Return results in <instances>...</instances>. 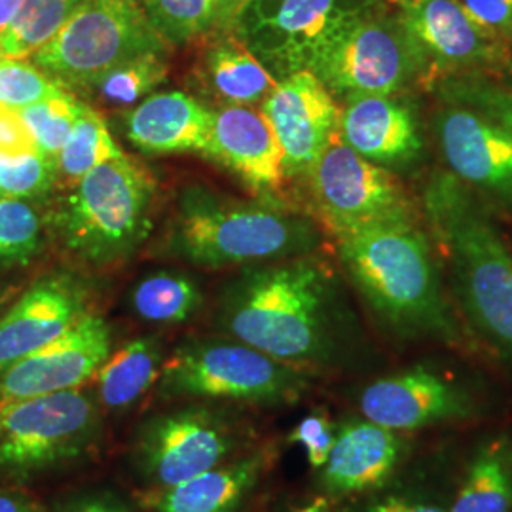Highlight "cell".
Instances as JSON below:
<instances>
[{"mask_svg":"<svg viewBox=\"0 0 512 512\" xmlns=\"http://www.w3.org/2000/svg\"><path fill=\"white\" fill-rule=\"evenodd\" d=\"M406 444L397 431L374 421L351 420L336 427L321 486L329 495H363L384 488L395 475Z\"/></svg>","mask_w":512,"mask_h":512,"instance_id":"20","label":"cell"},{"mask_svg":"<svg viewBox=\"0 0 512 512\" xmlns=\"http://www.w3.org/2000/svg\"><path fill=\"white\" fill-rule=\"evenodd\" d=\"M37 150L31 133L19 120L16 110L0 109V152L21 154V152H37Z\"/></svg>","mask_w":512,"mask_h":512,"instance_id":"39","label":"cell"},{"mask_svg":"<svg viewBox=\"0 0 512 512\" xmlns=\"http://www.w3.org/2000/svg\"><path fill=\"white\" fill-rule=\"evenodd\" d=\"M338 137L382 167L414 164L423 150L416 112L401 95L351 99L340 110Z\"/></svg>","mask_w":512,"mask_h":512,"instance_id":"19","label":"cell"},{"mask_svg":"<svg viewBox=\"0 0 512 512\" xmlns=\"http://www.w3.org/2000/svg\"><path fill=\"white\" fill-rule=\"evenodd\" d=\"M78 107L80 103L63 92L16 110V114L31 133L38 150L57 162L61 148L65 147L73 131Z\"/></svg>","mask_w":512,"mask_h":512,"instance_id":"33","label":"cell"},{"mask_svg":"<svg viewBox=\"0 0 512 512\" xmlns=\"http://www.w3.org/2000/svg\"><path fill=\"white\" fill-rule=\"evenodd\" d=\"M2 300H4V298H2V296H0V308H2Z\"/></svg>","mask_w":512,"mask_h":512,"instance_id":"47","label":"cell"},{"mask_svg":"<svg viewBox=\"0 0 512 512\" xmlns=\"http://www.w3.org/2000/svg\"><path fill=\"white\" fill-rule=\"evenodd\" d=\"M86 315V293L69 275L40 279L0 319V374L61 338Z\"/></svg>","mask_w":512,"mask_h":512,"instance_id":"18","label":"cell"},{"mask_svg":"<svg viewBox=\"0 0 512 512\" xmlns=\"http://www.w3.org/2000/svg\"><path fill=\"white\" fill-rule=\"evenodd\" d=\"M203 78L226 105L245 107L262 103L277 84L255 55L226 31L205 54Z\"/></svg>","mask_w":512,"mask_h":512,"instance_id":"24","label":"cell"},{"mask_svg":"<svg viewBox=\"0 0 512 512\" xmlns=\"http://www.w3.org/2000/svg\"><path fill=\"white\" fill-rule=\"evenodd\" d=\"M342 512H444L437 505L403 495H385L366 499L363 503L351 505Z\"/></svg>","mask_w":512,"mask_h":512,"instance_id":"40","label":"cell"},{"mask_svg":"<svg viewBox=\"0 0 512 512\" xmlns=\"http://www.w3.org/2000/svg\"><path fill=\"white\" fill-rule=\"evenodd\" d=\"M260 110L283 150L285 175L302 177L338 133L342 109L315 74L300 71L279 80Z\"/></svg>","mask_w":512,"mask_h":512,"instance_id":"16","label":"cell"},{"mask_svg":"<svg viewBox=\"0 0 512 512\" xmlns=\"http://www.w3.org/2000/svg\"><path fill=\"white\" fill-rule=\"evenodd\" d=\"M311 73L344 103L368 95H403L427 82L420 52L389 4L349 29Z\"/></svg>","mask_w":512,"mask_h":512,"instance_id":"11","label":"cell"},{"mask_svg":"<svg viewBox=\"0 0 512 512\" xmlns=\"http://www.w3.org/2000/svg\"><path fill=\"white\" fill-rule=\"evenodd\" d=\"M421 211L450 260L467 317L512 359V256L488 207L450 171H439L425 186Z\"/></svg>","mask_w":512,"mask_h":512,"instance_id":"1","label":"cell"},{"mask_svg":"<svg viewBox=\"0 0 512 512\" xmlns=\"http://www.w3.org/2000/svg\"><path fill=\"white\" fill-rule=\"evenodd\" d=\"M329 302V272L296 258L241 275L224 298L222 321L239 342L300 368L327 353Z\"/></svg>","mask_w":512,"mask_h":512,"instance_id":"3","label":"cell"},{"mask_svg":"<svg viewBox=\"0 0 512 512\" xmlns=\"http://www.w3.org/2000/svg\"><path fill=\"white\" fill-rule=\"evenodd\" d=\"M435 135L448 171L512 215V137L488 118L442 103L435 112Z\"/></svg>","mask_w":512,"mask_h":512,"instance_id":"14","label":"cell"},{"mask_svg":"<svg viewBox=\"0 0 512 512\" xmlns=\"http://www.w3.org/2000/svg\"><path fill=\"white\" fill-rule=\"evenodd\" d=\"M442 103L458 105L488 118L512 137V88L492 76L469 74L439 80L431 86Z\"/></svg>","mask_w":512,"mask_h":512,"instance_id":"30","label":"cell"},{"mask_svg":"<svg viewBox=\"0 0 512 512\" xmlns=\"http://www.w3.org/2000/svg\"><path fill=\"white\" fill-rule=\"evenodd\" d=\"M65 90L25 59L0 57V109L19 110Z\"/></svg>","mask_w":512,"mask_h":512,"instance_id":"36","label":"cell"},{"mask_svg":"<svg viewBox=\"0 0 512 512\" xmlns=\"http://www.w3.org/2000/svg\"><path fill=\"white\" fill-rule=\"evenodd\" d=\"M334 439L336 427L330 421L329 414L323 410L308 414L289 435V442L300 444L304 448L308 463L317 471L323 469V465L327 463Z\"/></svg>","mask_w":512,"mask_h":512,"instance_id":"37","label":"cell"},{"mask_svg":"<svg viewBox=\"0 0 512 512\" xmlns=\"http://www.w3.org/2000/svg\"><path fill=\"white\" fill-rule=\"evenodd\" d=\"M238 444V429L228 416L213 408L188 406L145 421L133 456L152 488H171L219 467Z\"/></svg>","mask_w":512,"mask_h":512,"instance_id":"13","label":"cell"},{"mask_svg":"<svg viewBox=\"0 0 512 512\" xmlns=\"http://www.w3.org/2000/svg\"><path fill=\"white\" fill-rule=\"evenodd\" d=\"M109 357V325L103 317L86 313L61 338L0 374V406L78 389Z\"/></svg>","mask_w":512,"mask_h":512,"instance_id":"15","label":"cell"},{"mask_svg":"<svg viewBox=\"0 0 512 512\" xmlns=\"http://www.w3.org/2000/svg\"><path fill=\"white\" fill-rule=\"evenodd\" d=\"M512 509V439L495 437L471 459L452 512Z\"/></svg>","mask_w":512,"mask_h":512,"instance_id":"25","label":"cell"},{"mask_svg":"<svg viewBox=\"0 0 512 512\" xmlns=\"http://www.w3.org/2000/svg\"><path fill=\"white\" fill-rule=\"evenodd\" d=\"M268 465L270 450H260L177 486L152 488L139 503L154 512H239Z\"/></svg>","mask_w":512,"mask_h":512,"instance_id":"22","label":"cell"},{"mask_svg":"<svg viewBox=\"0 0 512 512\" xmlns=\"http://www.w3.org/2000/svg\"><path fill=\"white\" fill-rule=\"evenodd\" d=\"M205 154L258 190H277L285 181L283 150L262 110L226 105L215 110Z\"/></svg>","mask_w":512,"mask_h":512,"instance_id":"21","label":"cell"},{"mask_svg":"<svg viewBox=\"0 0 512 512\" xmlns=\"http://www.w3.org/2000/svg\"><path fill=\"white\" fill-rule=\"evenodd\" d=\"M167 50L137 0H80L59 33L31 59L61 88L88 92L110 69Z\"/></svg>","mask_w":512,"mask_h":512,"instance_id":"5","label":"cell"},{"mask_svg":"<svg viewBox=\"0 0 512 512\" xmlns=\"http://www.w3.org/2000/svg\"><path fill=\"white\" fill-rule=\"evenodd\" d=\"M420 52L427 82L469 74L507 71L512 65L509 40L478 25L459 0H387Z\"/></svg>","mask_w":512,"mask_h":512,"instance_id":"12","label":"cell"},{"mask_svg":"<svg viewBox=\"0 0 512 512\" xmlns=\"http://www.w3.org/2000/svg\"><path fill=\"white\" fill-rule=\"evenodd\" d=\"M384 8L387 0H249L226 33L279 82L311 73L349 29Z\"/></svg>","mask_w":512,"mask_h":512,"instance_id":"4","label":"cell"},{"mask_svg":"<svg viewBox=\"0 0 512 512\" xmlns=\"http://www.w3.org/2000/svg\"><path fill=\"white\" fill-rule=\"evenodd\" d=\"M0 512H46L44 507L29 495L0 490Z\"/></svg>","mask_w":512,"mask_h":512,"instance_id":"42","label":"cell"},{"mask_svg":"<svg viewBox=\"0 0 512 512\" xmlns=\"http://www.w3.org/2000/svg\"><path fill=\"white\" fill-rule=\"evenodd\" d=\"M306 177L317 217L338 239L380 226L420 224L423 219L404 184L387 167L349 148L338 133Z\"/></svg>","mask_w":512,"mask_h":512,"instance_id":"8","label":"cell"},{"mask_svg":"<svg viewBox=\"0 0 512 512\" xmlns=\"http://www.w3.org/2000/svg\"><path fill=\"white\" fill-rule=\"evenodd\" d=\"M167 46H179L215 27L217 0H137Z\"/></svg>","mask_w":512,"mask_h":512,"instance_id":"32","label":"cell"},{"mask_svg":"<svg viewBox=\"0 0 512 512\" xmlns=\"http://www.w3.org/2000/svg\"><path fill=\"white\" fill-rule=\"evenodd\" d=\"M101 435L92 397L61 391L0 406V478L25 480L82 458Z\"/></svg>","mask_w":512,"mask_h":512,"instance_id":"10","label":"cell"},{"mask_svg":"<svg viewBox=\"0 0 512 512\" xmlns=\"http://www.w3.org/2000/svg\"><path fill=\"white\" fill-rule=\"evenodd\" d=\"M507 40H509V42H511V44H512V31H511V33H509V37H507Z\"/></svg>","mask_w":512,"mask_h":512,"instance_id":"46","label":"cell"},{"mask_svg":"<svg viewBox=\"0 0 512 512\" xmlns=\"http://www.w3.org/2000/svg\"><path fill=\"white\" fill-rule=\"evenodd\" d=\"M459 4L484 29L509 37L512 31V0H459Z\"/></svg>","mask_w":512,"mask_h":512,"instance_id":"38","label":"cell"},{"mask_svg":"<svg viewBox=\"0 0 512 512\" xmlns=\"http://www.w3.org/2000/svg\"><path fill=\"white\" fill-rule=\"evenodd\" d=\"M198 285L186 275L156 274L143 279L133 293L135 311L154 323H179L200 306Z\"/></svg>","mask_w":512,"mask_h":512,"instance_id":"29","label":"cell"},{"mask_svg":"<svg viewBox=\"0 0 512 512\" xmlns=\"http://www.w3.org/2000/svg\"><path fill=\"white\" fill-rule=\"evenodd\" d=\"M313 230L274 207L192 194L175 222L173 251L202 266L245 264L311 247Z\"/></svg>","mask_w":512,"mask_h":512,"instance_id":"6","label":"cell"},{"mask_svg":"<svg viewBox=\"0 0 512 512\" xmlns=\"http://www.w3.org/2000/svg\"><path fill=\"white\" fill-rule=\"evenodd\" d=\"M122 154L124 152L114 143L105 120L95 110L80 105L73 131L59 152L57 171L69 181L78 183L93 167Z\"/></svg>","mask_w":512,"mask_h":512,"instance_id":"28","label":"cell"},{"mask_svg":"<svg viewBox=\"0 0 512 512\" xmlns=\"http://www.w3.org/2000/svg\"><path fill=\"white\" fill-rule=\"evenodd\" d=\"M80 0H23L18 16L0 38V57L25 59L59 33Z\"/></svg>","mask_w":512,"mask_h":512,"instance_id":"27","label":"cell"},{"mask_svg":"<svg viewBox=\"0 0 512 512\" xmlns=\"http://www.w3.org/2000/svg\"><path fill=\"white\" fill-rule=\"evenodd\" d=\"M57 162L42 152H0V198H35L52 188Z\"/></svg>","mask_w":512,"mask_h":512,"instance_id":"35","label":"cell"},{"mask_svg":"<svg viewBox=\"0 0 512 512\" xmlns=\"http://www.w3.org/2000/svg\"><path fill=\"white\" fill-rule=\"evenodd\" d=\"M165 54H148L126 61L97 78L88 92L110 107H128L160 86L167 76Z\"/></svg>","mask_w":512,"mask_h":512,"instance_id":"31","label":"cell"},{"mask_svg":"<svg viewBox=\"0 0 512 512\" xmlns=\"http://www.w3.org/2000/svg\"><path fill=\"white\" fill-rule=\"evenodd\" d=\"M215 110L183 92L148 97L128 116L129 141L143 152H205Z\"/></svg>","mask_w":512,"mask_h":512,"instance_id":"23","label":"cell"},{"mask_svg":"<svg viewBox=\"0 0 512 512\" xmlns=\"http://www.w3.org/2000/svg\"><path fill=\"white\" fill-rule=\"evenodd\" d=\"M55 512H131L128 507L114 495L82 494L59 503Z\"/></svg>","mask_w":512,"mask_h":512,"instance_id":"41","label":"cell"},{"mask_svg":"<svg viewBox=\"0 0 512 512\" xmlns=\"http://www.w3.org/2000/svg\"><path fill=\"white\" fill-rule=\"evenodd\" d=\"M154 183L126 154L84 175L61 215V230L76 255L109 262L128 255L147 236Z\"/></svg>","mask_w":512,"mask_h":512,"instance_id":"7","label":"cell"},{"mask_svg":"<svg viewBox=\"0 0 512 512\" xmlns=\"http://www.w3.org/2000/svg\"><path fill=\"white\" fill-rule=\"evenodd\" d=\"M340 260L368 306L404 338L461 342L442 291L431 241L420 224L380 226L338 239Z\"/></svg>","mask_w":512,"mask_h":512,"instance_id":"2","label":"cell"},{"mask_svg":"<svg viewBox=\"0 0 512 512\" xmlns=\"http://www.w3.org/2000/svg\"><path fill=\"white\" fill-rule=\"evenodd\" d=\"M160 376L164 397L243 403H294L308 387L300 368L281 363L243 342L186 344L165 361Z\"/></svg>","mask_w":512,"mask_h":512,"instance_id":"9","label":"cell"},{"mask_svg":"<svg viewBox=\"0 0 512 512\" xmlns=\"http://www.w3.org/2000/svg\"><path fill=\"white\" fill-rule=\"evenodd\" d=\"M40 217L23 202L0 198V268L29 262L40 243Z\"/></svg>","mask_w":512,"mask_h":512,"instance_id":"34","label":"cell"},{"mask_svg":"<svg viewBox=\"0 0 512 512\" xmlns=\"http://www.w3.org/2000/svg\"><path fill=\"white\" fill-rule=\"evenodd\" d=\"M300 512H327V505L323 501H317V503H313V505L302 509Z\"/></svg>","mask_w":512,"mask_h":512,"instance_id":"45","label":"cell"},{"mask_svg":"<svg viewBox=\"0 0 512 512\" xmlns=\"http://www.w3.org/2000/svg\"><path fill=\"white\" fill-rule=\"evenodd\" d=\"M368 421L393 431L467 420L475 414L471 395L427 366H412L401 374L368 385L361 395Z\"/></svg>","mask_w":512,"mask_h":512,"instance_id":"17","label":"cell"},{"mask_svg":"<svg viewBox=\"0 0 512 512\" xmlns=\"http://www.w3.org/2000/svg\"><path fill=\"white\" fill-rule=\"evenodd\" d=\"M249 0H217L215 2V29L226 31L234 16Z\"/></svg>","mask_w":512,"mask_h":512,"instance_id":"43","label":"cell"},{"mask_svg":"<svg viewBox=\"0 0 512 512\" xmlns=\"http://www.w3.org/2000/svg\"><path fill=\"white\" fill-rule=\"evenodd\" d=\"M154 338H137L99 368V399L110 410L129 408L160 378L162 357Z\"/></svg>","mask_w":512,"mask_h":512,"instance_id":"26","label":"cell"},{"mask_svg":"<svg viewBox=\"0 0 512 512\" xmlns=\"http://www.w3.org/2000/svg\"><path fill=\"white\" fill-rule=\"evenodd\" d=\"M23 0H0V38L8 31L12 21L18 16Z\"/></svg>","mask_w":512,"mask_h":512,"instance_id":"44","label":"cell"}]
</instances>
